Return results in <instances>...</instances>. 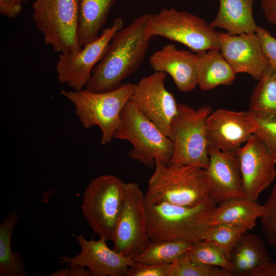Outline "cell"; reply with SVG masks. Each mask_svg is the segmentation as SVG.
Instances as JSON below:
<instances>
[{
	"instance_id": "cell-31",
	"label": "cell",
	"mask_w": 276,
	"mask_h": 276,
	"mask_svg": "<svg viewBox=\"0 0 276 276\" xmlns=\"http://www.w3.org/2000/svg\"><path fill=\"white\" fill-rule=\"evenodd\" d=\"M264 212L260 217V222L267 243L276 252V182L263 204Z\"/></svg>"
},
{
	"instance_id": "cell-17",
	"label": "cell",
	"mask_w": 276,
	"mask_h": 276,
	"mask_svg": "<svg viewBox=\"0 0 276 276\" xmlns=\"http://www.w3.org/2000/svg\"><path fill=\"white\" fill-rule=\"evenodd\" d=\"M209 162L205 171L210 196L217 204L228 199L245 196L237 151L208 147Z\"/></svg>"
},
{
	"instance_id": "cell-14",
	"label": "cell",
	"mask_w": 276,
	"mask_h": 276,
	"mask_svg": "<svg viewBox=\"0 0 276 276\" xmlns=\"http://www.w3.org/2000/svg\"><path fill=\"white\" fill-rule=\"evenodd\" d=\"M81 251L77 255L60 258V263L69 266H82L86 267L91 276L126 275L130 267L135 262L131 256H126L110 249L103 237L95 240H87L82 235L76 236Z\"/></svg>"
},
{
	"instance_id": "cell-18",
	"label": "cell",
	"mask_w": 276,
	"mask_h": 276,
	"mask_svg": "<svg viewBox=\"0 0 276 276\" xmlns=\"http://www.w3.org/2000/svg\"><path fill=\"white\" fill-rule=\"evenodd\" d=\"M197 54L178 50L174 43L163 46L149 59L154 72L169 74L178 89L183 93L189 92L197 85Z\"/></svg>"
},
{
	"instance_id": "cell-25",
	"label": "cell",
	"mask_w": 276,
	"mask_h": 276,
	"mask_svg": "<svg viewBox=\"0 0 276 276\" xmlns=\"http://www.w3.org/2000/svg\"><path fill=\"white\" fill-rule=\"evenodd\" d=\"M193 244V242L184 240L151 241L145 249L132 257L136 263L172 264L188 252Z\"/></svg>"
},
{
	"instance_id": "cell-34",
	"label": "cell",
	"mask_w": 276,
	"mask_h": 276,
	"mask_svg": "<svg viewBox=\"0 0 276 276\" xmlns=\"http://www.w3.org/2000/svg\"><path fill=\"white\" fill-rule=\"evenodd\" d=\"M25 0H0V13L9 18H12L21 11L22 3Z\"/></svg>"
},
{
	"instance_id": "cell-37",
	"label": "cell",
	"mask_w": 276,
	"mask_h": 276,
	"mask_svg": "<svg viewBox=\"0 0 276 276\" xmlns=\"http://www.w3.org/2000/svg\"><path fill=\"white\" fill-rule=\"evenodd\" d=\"M261 7L267 20L276 27V0H262Z\"/></svg>"
},
{
	"instance_id": "cell-2",
	"label": "cell",
	"mask_w": 276,
	"mask_h": 276,
	"mask_svg": "<svg viewBox=\"0 0 276 276\" xmlns=\"http://www.w3.org/2000/svg\"><path fill=\"white\" fill-rule=\"evenodd\" d=\"M145 197L153 204L193 206L202 203L211 197L205 171L189 165H167L156 160Z\"/></svg>"
},
{
	"instance_id": "cell-35",
	"label": "cell",
	"mask_w": 276,
	"mask_h": 276,
	"mask_svg": "<svg viewBox=\"0 0 276 276\" xmlns=\"http://www.w3.org/2000/svg\"><path fill=\"white\" fill-rule=\"evenodd\" d=\"M50 276H91L89 270L82 266H72L68 268L58 270L50 274Z\"/></svg>"
},
{
	"instance_id": "cell-24",
	"label": "cell",
	"mask_w": 276,
	"mask_h": 276,
	"mask_svg": "<svg viewBox=\"0 0 276 276\" xmlns=\"http://www.w3.org/2000/svg\"><path fill=\"white\" fill-rule=\"evenodd\" d=\"M18 219V214L11 212L0 225L1 276L27 275L22 257L11 248L12 232Z\"/></svg>"
},
{
	"instance_id": "cell-13",
	"label": "cell",
	"mask_w": 276,
	"mask_h": 276,
	"mask_svg": "<svg viewBox=\"0 0 276 276\" xmlns=\"http://www.w3.org/2000/svg\"><path fill=\"white\" fill-rule=\"evenodd\" d=\"M237 153L245 196L257 200L276 178V156L255 134Z\"/></svg>"
},
{
	"instance_id": "cell-19",
	"label": "cell",
	"mask_w": 276,
	"mask_h": 276,
	"mask_svg": "<svg viewBox=\"0 0 276 276\" xmlns=\"http://www.w3.org/2000/svg\"><path fill=\"white\" fill-rule=\"evenodd\" d=\"M264 206L246 196L233 198L217 204L211 216L210 225L226 224L243 226L251 231Z\"/></svg>"
},
{
	"instance_id": "cell-9",
	"label": "cell",
	"mask_w": 276,
	"mask_h": 276,
	"mask_svg": "<svg viewBox=\"0 0 276 276\" xmlns=\"http://www.w3.org/2000/svg\"><path fill=\"white\" fill-rule=\"evenodd\" d=\"M124 182L113 175L93 179L86 187L82 212L92 230L107 241L112 240L122 207Z\"/></svg>"
},
{
	"instance_id": "cell-10",
	"label": "cell",
	"mask_w": 276,
	"mask_h": 276,
	"mask_svg": "<svg viewBox=\"0 0 276 276\" xmlns=\"http://www.w3.org/2000/svg\"><path fill=\"white\" fill-rule=\"evenodd\" d=\"M145 203L139 185L124 182L122 207L111 240L117 252L132 257L149 245Z\"/></svg>"
},
{
	"instance_id": "cell-7",
	"label": "cell",
	"mask_w": 276,
	"mask_h": 276,
	"mask_svg": "<svg viewBox=\"0 0 276 276\" xmlns=\"http://www.w3.org/2000/svg\"><path fill=\"white\" fill-rule=\"evenodd\" d=\"M212 111L209 105L195 109L178 103L177 112L171 125L173 152L170 165L207 168L209 157L206 122Z\"/></svg>"
},
{
	"instance_id": "cell-15",
	"label": "cell",
	"mask_w": 276,
	"mask_h": 276,
	"mask_svg": "<svg viewBox=\"0 0 276 276\" xmlns=\"http://www.w3.org/2000/svg\"><path fill=\"white\" fill-rule=\"evenodd\" d=\"M256 128L248 111L218 109L212 111L206 120L208 147L237 151L254 134Z\"/></svg>"
},
{
	"instance_id": "cell-4",
	"label": "cell",
	"mask_w": 276,
	"mask_h": 276,
	"mask_svg": "<svg viewBox=\"0 0 276 276\" xmlns=\"http://www.w3.org/2000/svg\"><path fill=\"white\" fill-rule=\"evenodd\" d=\"M135 84H121L118 88L105 92L61 90L60 94L74 106L76 116L83 127L97 126L102 135L100 143L109 144L113 138L121 113L132 96Z\"/></svg>"
},
{
	"instance_id": "cell-16",
	"label": "cell",
	"mask_w": 276,
	"mask_h": 276,
	"mask_svg": "<svg viewBox=\"0 0 276 276\" xmlns=\"http://www.w3.org/2000/svg\"><path fill=\"white\" fill-rule=\"evenodd\" d=\"M218 35L220 51L235 73H246L259 81L270 65L256 33Z\"/></svg>"
},
{
	"instance_id": "cell-20",
	"label": "cell",
	"mask_w": 276,
	"mask_h": 276,
	"mask_svg": "<svg viewBox=\"0 0 276 276\" xmlns=\"http://www.w3.org/2000/svg\"><path fill=\"white\" fill-rule=\"evenodd\" d=\"M254 0H219L217 15L210 23L214 29L230 35L255 32L258 26L253 15Z\"/></svg>"
},
{
	"instance_id": "cell-11",
	"label": "cell",
	"mask_w": 276,
	"mask_h": 276,
	"mask_svg": "<svg viewBox=\"0 0 276 276\" xmlns=\"http://www.w3.org/2000/svg\"><path fill=\"white\" fill-rule=\"evenodd\" d=\"M123 26V18L117 17L110 26L102 30L97 38L82 47L79 52L59 54L55 67L59 81L74 90L84 89L94 67L103 57L115 34Z\"/></svg>"
},
{
	"instance_id": "cell-33",
	"label": "cell",
	"mask_w": 276,
	"mask_h": 276,
	"mask_svg": "<svg viewBox=\"0 0 276 276\" xmlns=\"http://www.w3.org/2000/svg\"><path fill=\"white\" fill-rule=\"evenodd\" d=\"M255 32L259 37L270 67L276 70V38L262 26H258Z\"/></svg>"
},
{
	"instance_id": "cell-28",
	"label": "cell",
	"mask_w": 276,
	"mask_h": 276,
	"mask_svg": "<svg viewBox=\"0 0 276 276\" xmlns=\"http://www.w3.org/2000/svg\"><path fill=\"white\" fill-rule=\"evenodd\" d=\"M246 231H248L243 226L219 224L211 225L203 234L202 240L210 241L218 246L230 261L234 246Z\"/></svg>"
},
{
	"instance_id": "cell-36",
	"label": "cell",
	"mask_w": 276,
	"mask_h": 276,
	"mask_svg": "<svg viewBox=\"0 0 276 276\" xmlns=\"http://www.w3.org/2000/svg\"><path fill=\"white\" fill-rule=\"evenodd\" d=\"M246 276H276V263L271 261L250 271Z\"/></svg>"
},
{
	"instance_id": "cell-32",
	"label": "cell",
	"mask_w": 276,
	"mask_h": 276,
	"mask_svg": "<svg viewBox=\"0 0 276 276\" xmlns=\"http://www.w3.org/2000/svg\"><path fill=\"white\" fill-rule=\"evenodd\" d=\"M171 264H144L135 263L126 276H169Z\"/></svg>"
},
{
	"instance_id": "cell-27",
	"label": "cell",
	"mask_w": 276,
	"mask_h": 276,
	"mask_svg": "<svg viewBox=\"0 0 276 276\" xmlns=\"http://www.w3.org/2000/svg\"><path fill=\"white\" fill-rule=\"evenodd\" d=\"M187 254L192 261L198 264L218 266L232 272L231 261L220 248L210 241L201 240L193 243Z\"/></svg>"
},
{
	"instance_id": "cell-12",
	"label": "cell",
	"mask_w": 276,
	"mask_h": 276,
	"mask_svg": "<svg viewBox=\"0 0 276 276\" xmlns=\"http://www.w3.org/2000/svg\"><path fill=\"white\" fill-rule=\"evenodd\" d=\"M166 73L154 72L135 84L130 100L163 133L171 139L172 121L178 103L165 85ZM172 140V139H171Z\"/></svg>"
},
{
	"instance_id": "cell-38",
	"label": "cell",
	"mask_w": 276,
	"mask_h": 276,
	"mask_svg": "<svg viewBox=\"0 0 276 276\" xmlns=\"http://www.w3.org/2000/svg\"><path fill=\"white\" fill-rule=\"evenodd\" d=\"M28 0H25V3L27 2Z\"/></svg>"
},
{
	"instance_id": "cell-6",
	"label": "cell",
	"mask_w": 276,
	"mask_h": 276,
	"mask_svg": "<svg viewBox=\"0 0 276 276\" xmlns=\"http://www.w3.org/2000/svg\"><path fill=\"white\" fill-rule=\"evenodd\" d=\"M218 33L204 19L173 8L149 14L146 29L150 38L162 36L182 44L196 54L219 49Z\"/></svg>"
},
{
	"instance_id": "cell-22",
	"label": "cell",
	"mask_w": 276,
	"mask_h": 276,
	"mask_svg": "<svg viewBox=\"0 0 276 276\" xmlns=\"http://www.w3.org/2000/svg\"><path fill=\"white\" fill-rule=\"evenodd\" d=\"M197 55V85L201 90H211L221 85L228 86L234 82L236 74L219 49Z\"/></svg>"
},
{
	"instance_id": "cell-21",
	"label": "cell",
	"mask_w": 276,
	"mask_h": 276,
	"mask_svg": "<svg viewBox=\"0 0 276 276\" xmlns=\"http://www.w3.org/2000/svg\"><path fill=\"white\" fill-rule=\"evenodd\" d=\"M264 241L258 235L245 232L234 246L230 261L233 276H246L250 271L271 261Z\"/></svg>"
},
{
	"instance_id": "cell-29",
	"label": "cell",
	"mask_w": 276,
	"mask_h": 276,
	"mask_svg": "<svg viewBox=\"0 0 276 276\" xmlns=\"http://www.w3.org/2000/svg\"><path fill=\"white\" fill-rule=\"evenodd\" d=\"M169 276H233L229 270L198 264L191 260L187 252L171 265Z\"/></svg>"
},
{
	"instance_id": "cell-5",
	"label": "cell",
	"mask_w": 276,
	"mask_h": 276,
	"mask_svg": "<svg viewBox=\"0 0 276 276\" xmlns=\"http://www.w3.org/2000/svg\"><path fill=\"white\" fill-rule=\"evenodd\" d=\"M113 138L128 141L132 148L128 156L149 168L155 161L170 165L173 152L172 140L163 133L130 100L121 113Z\"/></svg>"
},
{
	"instance_id": "cell-23",
	"label": "cell",
	"mask_w": 276,
	"mask_h": 276,
	"mask_svg": "<svg viewBox=\"0 0 276 276\" xmlns=\"http://www.w3.org/2000/svg\"><path fill=\"white\" fill-rule=\"evenodd\" d=\"M117 0H79L77 37L81 47L97 38Z\"/></svg>"
},
{
	"instance_id": "cell-26",
	"label": "cell",
	"mask_w": 276,
	"mask_h": 276,
	"mask_svg": "<svg viewBox=\"0 0 276 276\" xmlns=\"http://www.w3.org/2000/svg\"><path fill=\"white\" fill-rule=\"evenodd\" d=\"M248 111L276 116V70L269 67L251 95Z\"/></svg>"
},
{
	"instance_id": "cell-30",
	"label": "cell",
	"mask_w": 276,
	"mask_h": 276,
	"mask_svg": "<svg viewBox=\"0 0 276 276\" xmlns=\"http://www.w3.org/2000/svg\"><path fill=\"white\" fill-rule=\"evenodd\" d=\"M255 122L256 135L276 156V116L248 111Z\"/></svg>"
},
{
	"instance_id": "cell-3",
	"label": "cell",
	"mask_w": 276,
	"mask_h": 276,
	"mask_svg": "<svg viewBox=\"0 0 276 276\" xmlns=\"http://www.w3.org/2000/svg\"><path fill=\"white\" fill-rule=\"evenodd\" d=\"M145 204L151 241L184 240L193 243L202 240L203 234L211 226V216L217 205L211 197L193 206L153 204L146 201Z\"/></svg>"
},
{
	"instance_id": "cell-8",
	"label": "cell",
	"mask_w": 276,
	"mask_h": 276,
	"mask_svg": "<svg viewBox=\"0 0 276 276\" xmlns=\"http://www.w3.org/2000/svg\"><path fill=\"white\" fill-rule=\"evenodd\" d=\"M32 10L36 29L55 52L81 50L77 37L79 0H35Z\"/></svg>"
},
{
	"instance_id": "cell-1",
	"label": "cell",
	"mask_w": 276,
	"mask_h": 276,
	"mask_svg": "<svg viewBox=\"0 0 276 276\" xmlns=\"http://www.w3.org/2000/svg\"><path fill=\"white\" fill-rule=\"evenodd\" d=\"M149 15H141L115 34L94 67L85 88L97 93L113 90L138 68L151 39L146 34Z\"/></svg>"
}]
</instances>
